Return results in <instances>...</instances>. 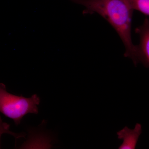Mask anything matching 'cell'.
I'll return each mask as SVG.
<instances>
[{
	"mask_svg": "<svg viewBox=\"0 0 149 149\" xmlns=\"http://www.w3.org/2000/svg\"><path fill=\"white\" fill-rule=\"evenodd\" d=\"M136 32L140 37V43L137 45L135 65L142 63L149 68V19H145L143 24L136 28Z\"/></svg>",
	"mask_w": 149,
	"mask_h": 149,
	"instance_id": "3957f363",
	"label": "cell"
},
{
	"mask_svg": "<svg viewBox=\"0 0 149 149\" xmlns=\"http://www.w3.org/2000/svg\"><path fill=\"white\" fill-rule=\"evenodd\" d=\"M84 6L83 14L97 13L108 22L125 47L124 56L136 62L137 46L132 42L131 24L133 9L130 0H70Z\"/></svg>",
	"mask_w": 149,
	"mask_h": 149,
	"instance_id": "6da1fadb",
	"label": "cell"
},
{
	"mask_svg": "<svg viewBox=\"0 0 149 149\" xmlns=\"http://www.w3.org/2000/svg\"><path fill=\"white\" fill-rule=\"evenodd\" d=\"M133 9L149 16V0H132Z\"/></svg>",
	"mask_w": 149,
	"mask_h": 149,
	"instance_id": "5b68a950",
	"label": "cell"
},
{
	"mask_svg": "<svg viewBox=\"0 0 149 149\" xmlns=\"http://www.w3.org/2000/svg\"><path fill=\"white\" fill-rule=\"evenodd\" d=\"M40 98L36 94L30 97L17 96L9 93L5 84L0 83V112L13 120L15 125L28 113L37 114Z\"/></svg>",
	"mask_w": 149,
	"mask_h": 149,
	"instance_id": "7a4b0ae2",
	"label": "cell"
},
{
	"mask_svg": "<svg viewBox=\"0 0 149 149\" xmlns=\"http://www.w3.org/2000/svg\"><path fill=\"white\" fill-rule=\"evenodd\" d=\"M130 1H132V0H130Z\"/></svg>",
	"mask_w": 149,
	"mask_h": 149,
	"instance_id": "52a82bcc",
	"label": "cell"
},
{
	"mask_svg": "<svg viewBox=\"0 0 149 149\" xmlns=\"http://www.w3.org/2000/svg\"><path fill=\"white\" fill-rule=\"evenodd\" d=\"M142 132V125L139 123H136L134 129H130L125 126L122 130L117 132L118 139L123 141L122 143L118 149L136 148L137 142Z\"/></svg>",
	"mask_w": 149,
	"mask_h": 149,
	"instance_id": "277c9868",
	"label": "cell"
},
{
	"mask_svg": "<svg viewBox=\"0 0 149 149\" xmlns=\"http://www.w3.org/2000/svg\"><path fill=\"white\" fill-rule=\"evenodd\" d=\"M10 125L7 123L3 122L1 116H0V138L1 136L3 133H8L12 135L16 139H19L22 137H25L24 133H16L12 132L9 130Z\"/></svg>",
	"mask_w": 149,
	"mask_h": 149,
	"instance_id": "8992f818",
	"label": "cell"
}]
</instances>
